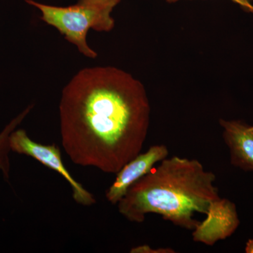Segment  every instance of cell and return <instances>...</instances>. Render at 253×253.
<instances>
[{"label":"cell","instance_id":"cell-1","mask_svg":"<svg viewBox=\"0 0 253 253\" xmlns=\"http://www.w3.org/2000/svg\"><path fill=\"white\" fill-rule=\"evenodd\" d=\"M151 106L144 84L113 66L82 69L63 88L60 131L74 164L116 174L140 154Z\"/></svg>","mask_w":253,"mask_h":253},{"label":"cell","instance_id":"cell-2","mask_svg":"<svg viewBox=\"0 0 253 253\" xmlns=\"http://www.w3.org/2000/svg\"><path fill=\"white\" fill-rule=\"evenodd\" d=\"M216 176L196 159L173 156L163 160L128 189L118 203V212L131 222L158 214L174 225L194 230L196 213L206 214L219 199Z\"/></svg>","mask_w":253,"mask_h":253},{"label":"cell","instance_id":"cell-3","mask_svg":"<svg viewBox=\"0 0 253 253\" xmlns=\"http://www.w3.org/2000/svg\"><path fill=\"white\" fill-rule=\"evenodd\" d=\"M121 0H78L76 4L57 6L42 4L35 0H26L41 12V20L59 32L65 39L76 46L80 53L89 59H96L97 52L86 42L91 29L109 33L115 28L113 9Z\"/></svg>","mask_w":253,"mask_h":253},{"label":"cell","instance_id":"cell-4","mask_svg":"<svg viewBox=\"0 0 253 253\" xmlns=\"http://www.w3.org/2000/svg\"><path fill=\"white\" fill-rule=\"evenodd\" d=\"M9 146L11 151L34 158L46 167L59 173L71 186L73 199L77 204L83 206H91L96 204L94 195L76 181L65 167L61 150L57 145H44L36 142L28 136L26 130L19 129L13 131L10 134Z\"/></svg>","mask_w":253,"mask_h":253},{"label":"cell","instance_id":"cell-5","mask_svg":"<svg viewBox=\"0 0 253 253\" xmlns=\"http://www.w3.org/2000/svg\"><path fill=\"white\" fill-rule=\"evenodd\" d=\"M205 215L204 220L192 230V238L195 242L206 246H214L217 241L230 237L240 224L236 205L221 197L211 204Z\"/></svg>","mask_w":253,"mask_h":253},{"label":"cell","instance_id":"cell-6","mask_svg":"<svg viewBox=\"0 0 253 253\" xmlns=\"http://www.w3.org/2000/svg\"><path fill=\"white\" fill-rule=\"evenodd\" d=\"M168 156L169 150L164 144L154 145L144 154H138L116 173V179L106 192L107 201L117 205L134 183Z\"/></svg>","mask_w":253,"mask_h":253},{"label":"cell","instance_id":"cell-7","mask_svg":"<svg viewBox=\"0 0 253 253\" xmlns=\"http://www.w3.org/2000/svg\"><path fill=\"white\" fill-rule=\"evenodd\" d=\"M222 136L230 153L231 164L245 172L253 171V125L220 119Z\"/></svg>","mask_w":253,"mask_h":253},{"label":"cell","instance_id":"cell-8","mask_svg":"<svg viewBox=\"0 0 253 253\" xmlns=\"http://www.w3.org/2000/svg\"><path fill=\"white\" fill-rule=\"evenodd\" d=\"M33 105L28 106L23 110L18 116L14 118L0 133V171L6 179L9 178L10 162L9 152L11 151L9 146V136L18 126L23 122V120L29 114L33 109Z\"/></svg>","mask_w":253,"mask_h":253},{"label":"cell","instance_id":"cell-9","mask_svg":"<svg viewBox=\"0 0 253 253\" xmlns=\"http://www.w3.org/2000/svg\"><path fill=\"white\" fill-rule=\"evenodd\" d=\"M131 253H174V249L170 248H159L153 249L149 245H141L131 249Z\"/></svg>","mask_w":253,"mask_h":253},{"label":"cell","instance_id":"cell-10","mask_svg":"<svg viewBox=\"0 0 253 253\" xmlns=\"http://www.w3.org/2000/svg\"><path fill=\"white\" fill-rule=\"evenodd\" d=\"M166 2L169 4L177 2L181 0H165ZM236 4H239L243 9L246 12L252 13L253 14V4L252 0H231Z\"/></svg>","mask_w":253,"mask_h":253},{"label":"cell","instance_id":"cell-11","mask_svg":"<svg viewBox=\"0 0 253 253\" xmlns=\"http://www.w3.org/2000/svg\"><path fill=\"white\" fill-rule=\"evenodd\" d=\"M245 251L246 253H253V239H250L246 243Z\"/></svg>","mask_w":253,"mask_h":253}]
</instances>
